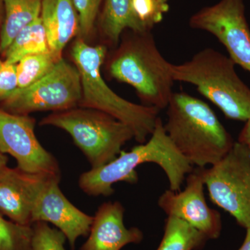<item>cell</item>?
Segmentation results:
<instances>
[{
	"label": "cell",
	"mask_w": 250,
	"mask_h": 250,
	"mask_svg": "<svg viewBox=\"0 0 250 250\" xmlns=\"http://www.w3.org/2000/svg\"><path fill=\"white\" fill-rule=\"evenodd\" d=\"M146 163H154L163 169L170 190L174 192L180 191L184 179L194 169L174 147L166 134L164 123L158 118L147 142L133 147L129 152L122 150L111 162L83 172L79 178V187L90 196H110L114 192L113 185L117 182L136 184V169Z\"/></svg>",
	"instance_id": "obj_1"
},
{
	"label": "cell",
	"mask_w": 250,
	"mask_h": 250,
	"mask_svg": "<svg viewBox=\"0 0 250 250\" xmlns=\"http://www.w3.org/2000/svg\"><path fill=\"white\" fill-rule=\"evenodd\" d=\"M164 129L192 166H213L228 154L234 141L205 102L186 93H173L167 106Z\"/></svg>",
	"instance_id": "obj_2"
},
{
	"label": "cell",
	"mask_w": 250,
	"mask_h": 250,
	"mask_svg": "<svg viewBox=\"0 0 250 250\" xmlns=\"http://www.w3.org/2000/svg\"><path fill=\"white\" fill-rule=\"evenodd\" d=\"M131 32L110 57L108 74L131 85L143 105L160 111L167 108L173 94L172 64L159 52L150 31Z\"/></svg>",
	"instance_id": "obj_3"
},
{
	"label": "cell",
	"mask_w": 250,
	"mask_h": 250,
	"mask_svg": "<svg viewBox=\"0 0 250 250\" xmlns=\"http://www.w3.org/2000/svg\"><path fill=\"white\" fill-rule=\"evenodd\" d=\"M106 52V46L88 45L82 38L74 42L71 57L80 72L82 88L78 106L104 112L128 125L134 139L143 144L155 128L159 110L131 103L108 86L101 72Z\"/></svg>",
	"instance_id": "obj_4"
},
{
	"label": "cell",
	"mask_w": 250,
	"mask_h": 250,
	"mask_svg": "<svg viewBox=\"0 0 250 250\" xmlns=\"http://www.w3.org/2000/svg\"><path fill=\"white\" fill-rule=\"evenodd\" d=\"M236 63L214 49L206 48L191 59L172 64L174 80L196 86L229 119L246 122L250 118V88L237 75Z\"/></svg>",
	"instance_id": "obj_5"
},
{
	"label": "cell",
	"mask_w": 250,
	"mask_h": 250,
	"mask_svg": "<svg viewBox=\"0 0 250 250\" xmlns=\"http://www.w3.org/2000/svg\"><path fill=\"white\" fill-rule=\"evenodd\" d=\"M39 125L66 131L93 169L114 160L125 143L134 139L128 125L104 112L81 106L53 112Z\"/></svg>",
	"instance_id": "obj_6"
},
{
	"label": "cell",
	"mask_w": 250,
	"mask_h": 250,
	"mask_svg": "<svg viewBox=\"0 0 250 250\" xmlns=\"http://www.w3.org/2000/svg\"><path fill=\"white\" fill-rule=\"evenodd\" d=\"M204 182L211 201L236 219L242 228H250V149L236 141L226 156L204 167Z\"/></svg>",
	"instance_id": "obj_7"
},
{
	"label": "cell",
	"mask_w": 250,
	"mask_h": 250,
	"mask_svg": "<svg viewBox=\"0 0 250 250\" xmlns=\"http://www.w3.org/2000/svg\"><path fill=\"white\" fill-rule=\"evenodd\" d=\"M80 72L62 58L49 73L24 88H17L3 100V109L18 115L57 112L77 107L82 100Z\"/></svg>",
	"instance_id": "obj_8"
},
{
	"label": "cell",
	"mask_w": 250,
	"mask_h": 250,
	"mask_svg": "<svg viewBox=\"0 0 250 250\" xmlns=\"http://www.w3.org/2000/svg\"><path fill=\"white\" fill-rule=\"evenodd\" d=\"M189 24L214 36L236 65L250 73V29L243 0H220L197 11Z\"/></svg>",
	"instance_id": "obj_9"
},
{
	"label": "cell",
	"mask_w": 250,
	"mask_h": 250,
	"mask_svg": "<svg viewBox=\"0 0 250 250\" xmlns=\"http://www.w3.org/2000/svg\"><path fill=\"white\" fill-rule=\"evenodd\" d=\"M36 121L0 108V150L17 161V168L30 174L61 177L59 163L36 138Z\"/></svg>",
	"instance_id": "obj_10"
},
{
	"label": "cell",
	"mask_w": 250,
	"mask_h": 250,
	"mask_svg": "<svg viewBox=\"0 0 250 250\" xmlns=\"http://www.w3.org/2000/svg\"><path fill=\"white\" fill-rule=\"evenodd\" d=\"M204 186V167H197L188 174L183 191L166 190L159 197L158 205L167 216L182 219L208 240L217 239L223 228L221 215L207 205Z\"/></svg>",
	"instance_id": "obj_11"
},
{
	"label": "cell",
	"mask_w": 250,
	"mask_h": 250,
	"mask_svg": "<svg viewBox=\"0 0 250 250\" xmlns=\"http://www.w3.org/2000/svg\"><path fill=\"white\" fill-rule=\"evenodd\" d=\"M60 181L61 177H46L33 202L31 223L52 224L64 233L74 250L77 238L89 234L93 216L67 200L59 187Z\"/></svg>",
	"instance_id": "obj_12"
},
{
	"label": "cell",
	"mask_w": 250,
	"mask_h": 250,
	"mask_svg": "<svg viewBox=\"0 0 250 250\" xmlns=\"http://www.w3.org/2000/svg\"><path fill=\"white\" fill-rule=\"evenodd\" d=\"M7 167L0 174V213L14 222L31 226V211L36 194L46 177Z\"/></svg>",
	"instance_id": "obj_13"
},
{
	"label": "cell",
	"mask_w": 250,
	"mask_h": 250,
	"mask_svg": "<svg viewBox=\"0 0 250 250\" xmlns=\"http://www.w3.org/2000/svg\"><path fill=\"white\" fill-rule=\"evenodd\" d=\"M125 208L118 201L104 202L93 216L89 237L81 250H121L130 243H141L139 228L125 226Z\"/></svg>",
	"instance_id": "obj_14"
},
{
	"label": "cell",
	"mask_w": 250,
	"mask_h": 250,
	"mask_svg": "<svg viewBox=\"0 0 250 250\" xmlns=\"http://www.w3.org/2000/svg\"><path fill=\"white\" fill-rule=\"evenodd\" d=\"M41 18L49 49L62 54L67 44L80 34V18L73 1L42 0Z\"/></svg>",
	"instance_id": "obj_15"
},
{
	"label": "cell",
	"mask_w": 250,
	"mask_h": 250,
	"mask_svg": "<svg viewBox=\"0 0 250 250\" xmlns=\"http://www.w3.org/2000/svg\"><path fill=\"white\" fill-rule=\"evenodd\" d=\"M100 27L105 39L112 45H118L126 30L149 31L136 17L131 0H104Z\"/></svg>",
	"instance_id": "obj_16"
},
{
	"label": "cell",
	"mask_w": 250,
	"mask_h": 250,
	"mask_svg": "<svg viewBox=\"0 0 250 250\" xmlns=\"http://www.w3.org/2000/svg\"><path fill=\"white\" fill-rule=\"evenodd\" d=\"M42 0H4L0 52L4 54L16 36L41 16Z\"/></svg>",
	"instance_id": "obj_17"
},
{
	"label": "cell",
	"mask_w": 250,
	"mask_h": 250,
	"mask_svg": "<svg viewBox=\"0 0 250 250\" xmlns=\"http://www.w3.org/2000/svg\"><path fill=\"white\" fill-rule=\"evenodd\" d=\"M208 238L182 219L167 216L164 234L156 250H200Z\"/></svg>",
	"instance_id": "obj_18"
},
{
	"label": "cell",
	"mask_w": 250,
	"mask_h": 250,
	"mask_svg": "<svg viewBox=\"0 0 250 250\" xmlns=\"http://www.w3.org/2000/svg\"><path fill=\"white\" fill-rule=\"evenodd\" d=\"M49 49L41 16L21 31L5 52V61L16 64L29 54L47 52Z\"/></svg>",
	"instance_id": "obj_19"
},
{
	"label": "cell",
	"mask_w": 250,
	"mask_h": 250,
	"mask_svg": "<svg viewBox=\"0 0 250 250\" xmlns=\"http://www.w3.org/2000/svg\"><path fill=\"white\" fill-rule=\"evenodd\" d=\"M62 58V54L51 50L22 57L16 63L18 88L34 84L52 71Z\"/></svg>",
	"instance_id": "obj_20"
},
{
	"label": "cell",
	"mask_w": 250,
	"mask_h": 250,
	"mask_svg": "<svg viewBox=\"0 0 250 250\" xmlns=\"http://www.w3.org/2000/svg\"><path fill=\"white\" fill-rule=\"evenodd\" d=\"M33 229L6 220L0 213V250H31Z\"/></svg>",
	"instance_id": "obj_21"
},
{
	"label": "cell",
	"mask_w": 250,
	"mask_h": 250,
	"mask_svg": "<svg viewBox=\"0 0 250 250\" xmlns=\"http://www.w3.org/2000/svg\"><path fill=\"white\" fill-rule=\"evenodd\" d=\"M32 229L31 250H65L66 237L58 229L50 228L45 222H36Z\"/></svg>",
	"instance_id": "obj_22"
},
{
	"label": "cell",
	"mask_w": 250,
	"mask_h": 250,
	"mask_svg": "<svg viewBox=\"0 0 250 250\" xmlns=\"http://www.w3.org/2000/svg\"><path fill=\"white\" fill-rule=\"evenodd\" d=\"M136 17L151 31L169 11V0H131Z\"/></svg>",
	"instance_id": "obj_23"
},
{
	"label": "cell",
	"mask_w": 250,
	"mask_h": 250,
	"mask_svg": "<svg viewBox=\"0 0 250 250\" xmlns=\"http://www.w3.org/2000/svg\"><path fill=\"white\" fill-rule=\"evenodd\" d=\"M104 0H72L80 18V34L82 39L89 37Z\"/></svg>",
	"instance_id": "obj_24"
},
{
	"label": "cell",
	"mask_w": 250,
	"mask_h": 250,
	"mask_svg": "<svg viewBox=\"0 0 250 250\" xmlns=\"http://www.w3.org/2000/svg\"><path fill=\"white\" fill-rule=\"evenodd\" d=\"M17 88L16 64L0 59V100L3 101Z\"/></svg>",
	"instance_id": "obj_25"
},
{
	"label": "cell",
	"mask_w": 250,
	"mask_h": 250,
	"mask_svg": "<svg viewBox=\"0 0 250 250\" xmlns=\"http://www.w3.org/2000/svg\"><path fill=\"white\" fill-rule=\"evenodd\" d=\"M238 142L246 145L250 149V118L246 121V124L238 136Z\"/></svg>",
	"instance_id": "obj_26"
},
{
	"label": "cell",
	"mask_w": 250,
	"mask_h": 250,
	"mask_svg": "<svg viewBox=\"0 0 250 250\" xmlns=\"http://www.w3.org/2000/svg\"><path fill=\"white\" fill-rule=\"evenodd\" d=\"M238 250H250V228L246 229V236L244 242Z\"/></svg>",
	"instance_id": "obj_27"
},
{
	"label": "cell",
	"mask_w": 250,
	"mask_h": 250,
	"mask_svg": "<svg viewBox=\"0 0 250 250\" xmlns=\"http://www.w3.org/2000/svg\"><path fill=\"white\" fill-rule=\"evenodd\" d=\"M8 157L0 150V174L8 167Z\"/></svg>",
	"instance_id": "obj_28"
},
{
	"label": "cell",
	"mask_w": 250,
	"mask_h": 250,
	"mask_svg": "<svg viewBox=\"0 0 250 250\" xmlns=\"http://www.w3.org/2000/svg\"><path fill=\"white\" fill-rule=\"evenodd\" d=\"M4 0H0V32H1V26H2L3 20H4Z\"/></svg>",
	"instance_id": "obj_29"
}]
</instances>
